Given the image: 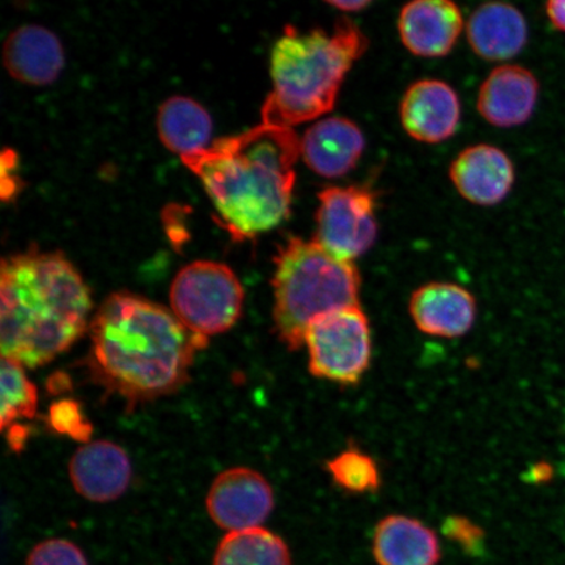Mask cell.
<instances>
[{"mask_svg": "<svg viewBox=\"0 0 565 565\" xmlns=\"http://www.w3.org/2000/svg\"><path fill=\"white\" fill-rule=\"evenodd\" d=\"M87 369L106 392L129 406L173 394L188 383L195 353L209 341L171 309L131 292H115L89 323Z\"/></svg>", "mask_w": 565, "mask_h": 565, "instance_id": "obj_1", "label": "cell"}, {"mask_svg": "<svg viewBox=\"0 0 565 565\" xmlns=\"http://www.w3.org/2000/svg\"><path fill=\"white\" fill-rule=\"evenodd\" d=\"M300 154V138L292 129L260 124L181 159L200 177L224 227L243 239L277 227L288 216Z\"/></svg>", "mask_w": 565, "mask_h": 565, "instance_id": "obj_2", "label": "cell"}, {"mask_svg": "<svg viewBox=\"0 0 565 565\" xmlns=\"http://www.w3.org/2000/svg\"><path fill=\"white\" fill-rule=\"evenodd\" d=\"M0 351L26 369L53 362L89 328V288L61 253L30 249L2 260Z\"/></svg>", "mask_w": 565, "mask_h": 565, "instance_id": "obj_3", "label": "cell"}, {"mask_svg": "<svg viewBox=\"0 0 565 565\" xmlns=\"http://www.w3.org/2000/svg\"><path fill=\"white\" fill-rule=\"evenodd\" d=\"M366 46L369 40L349 19L331 31L287 26L273 46V89L263 106V124L292 129L327 115Z\"/></svg>", "mask_w": 565, "mask_h": 565, "instance_id": "obj_4", "label": "cell"}, {"mask_svg": "<svg viewBox=\"0 0 565 565\" xmlns=\"http://www.w3.org/2000/svg\"><path fill=\"white\" fill-rule=\"evenodd\" d=\"M362 279L349 260L323 247L291 238L275 258L274 328L281 343L296 351L303 345L309 324L317 317L359 306Z\"/></svg>", "mask_w": 565, "mask_h": 565, "instance_id": "obj_5", "label": "cell"}, {"mask_svg": "<svg viewBox=\"0 0 565 565\" xmlns=\"http://www.w3.org/2000/svg\"><path fill=\"white\" fill-rule=\"evenodd\" d=\"M244 287L235 271L215 260H194L183 266L172 281L171 310L198 338L227 333L242 317Z\"/></svg>", "mask_w": 565, "mask_h": 565, "instance_id": "obj_6", "label": "cell"}, {"mask_svg": "<svg viewBox=\"0 0 565 565\" xmlns=\"http://www.w3.org/2000/svg\"><path fill=\"white\" fill-rule=\"evenodd\" d=\"M309 371L342 386L359 384L372 359V331L360 306L317 317L303 339Z\"/></svg>", "mask_w": 565, "mask_h": 565, "instance_id": "obj_7", "label": "cell"}, {"mask_svg": "<svg viewBox=\"0 0 565 565\" xmlns=\"http://www.w3.org/2000/svg\"><path fill=\"white\" fill-rule=\"evenodd\" d=\"M315 242L352 263L376 242V200L369 188H329L318 195Z\"/></svg>", "mask_w": 565, "mask_h": 565, "instance_id": "obj_8", "label": "cell"}, {"mask_svg": "<svg viewBox=\"0 0 565 565\" xmlns=\"http://www.w3.org/2000/svg\"><path fill=\"white\" fill-rule=\"evenodd\" d=\"M274 491L257 470L232 468L212 482L206 508L215 524L227 532L260 527L274 510Z\"/></svg>", "mask_w": 565, "mask_h": 565, "instance_id": "obj_9", "label": "cell"}, {"mask_svg": "<svg viewBox=\"0 0 565 565\" xmlns=\"http://www.w3.org/2000/svg\"><path fill=\"white\" fill-rule=\"evenodd\" d=\"M74 490L92 503H110L129 489L132 466L129 455L118 444L97 440L84 444L68 463Z\"/></svg>", "mask_w": 565, "mask_h": 565, "instance_id": "obj_10", "label": "cell"}, {"mask_svg": "<svg viewBox=\"0 0 565 565\" xmlns=\"http://www.w3.org/2000/svg\"><path fill=\"white\" fill-rule=\"evenodd\" d=\"M461 105L454 88L440 81L413 84L401 103V121L408 136L423 143H440L457 130Z\"/></svg>", "mask_w": 565, "mask_h": 565, "instance_id": "obj_11", "label": "cell"}, {"mask_svg": "<svg viewBox=\"0 0 565 565\" xmlns=\"http://www.w3.org/2000/svg\"><path fill=\"white\" fill-rule=\"evenodd\" d=\"M398 28L404 45L424 58H439L455 47L463 19L448 0H418L402 9Z\"/></svg>", "mask_w": 565, "mask_h": 565, "instance_id": "obj_12", "label": "cell"}, {"mask_svg": "<svg viewBox=\"0 0 565 565\" xmlns=\"http://www.w3.org/2000/svg\"><path fill=\"white\" fill-rule=\"evenodd\" d=\"M409 315L422 333L458 338L469 333L477 318V301L454 282H429L413 294Z\"/></svg>", "mask_w": 565, "mask_h": 565, "instance_id": "obj_13", "label": "cell"}, {"mask_svg": "<svg viewBox=\"0 0 565 565\" xmlns=\"http://www.w3.org/2000/svg\"><path fill=\"white\" fill-rule=\"evenodd\" d=\"M539 95L540 83L532 71L499 66L480 87L478 110L487 122L497 127L524 125L533 116Z\"/></svg>", "mask_w": 565, "mask_h": 565, "instance_id": "obj_14", "label": "cell"}, {"mask_svg": "<svg viewBox=\"0 0 565 565\" xmlns=\"http://www.w3.org/2000/svg\"><path fill=\"white\" fill-rule=\"evenodd\" d=\"M450 179L466 200L493 206L510 194L514 167L498 147L479 145L459 153L450 167Z\"/></svg>", "mask_w": 565, "mask_h": 565, "instance_id": "obj_15", "label": "cell"}, {"mask_svg": "<svg viewBox=\"0 0 565 565\" xmlns=\"http://www.w3.org/2000/svg\"><path fill=\"white\" fill-rule=\"evenodd\" d=\"M365 147L363 132L349 119L334 117L315 124L300 139L306 164L318 175L338 179L352 171Z\"/></svg>", "mask_w": 565, "mask_h": 565, "instance_id": "obj_16", "label": "cell"}, {"mask_svg": "<svg viewBox=\"0 0 565 565\" xmlns=\"http://www.w3.org/2000/svg\"><path fill=\"white\" fill-rule=\"evenodd\" d=\"M3 62L17 81L45 86L61 74L65 53L60 39L51 30L39 24H25L7 35Z\"/></svg>", "mask_w": 565, "mask_h": 565, "instance_id": "obj_17", "label": "cell"}, {"mask_svg": "<svg viewBox=\"0 0 565 565\" xmlns=\"http://www.w3.org/2000/svg\"><path fill=\"white\" fill-rule=\"evenodd\" d=\"M373 556L379 565H437L439 540L422 521L392 514L374 529Z\"/></svg>", "mask_w": 565, "mask_h": 565, "instance_id": "obj_18", "label": "cell"}, {"mask_svg": "<svg viewBox=\"0 0 565 565\" xmlns=\"http://www.w3.org/2000/svg\"><path fill=\"white\" fill-rule=\"evenodd\" d=\"M472 51L487 61H508L525 47L526 19L507 3H487L472 13L466 25Z\"/></svg>", "mask_w": 565, "mask_h": 565, "instance_id": "obj_19", "label": "cell"}, {"mask_svg": "<svg viewBox=\"0 0 565 565\" xmlns=\"http://www.w3.org/2000/svg\"><path fill=\"white\" fill-rule=\"evenodd\" d=\"M158 131L162 145L182 158L209 147L212 121L200 103L177 95L160 105Z\"/></svg>", "mask_w": 565, "mask_h": 565, "instance_id": "obj_20", "label": "cell"}, {"mask_svg": "<svg viewBox=\"0 0 565 565\" xmlns=\"http://www.w3.org/2000/svg\"><path fill=\"white\" fill-rule=\"evenodd\" d=\"M212 565H292V559L286 542L260 526L225 535Z\"/></svg>", "mask_w": 565, "mask_h": 565, "instance_id": "obj_21", "label": "cell"}, {"mask_svg": "<svg viewBox=\"0 0 565 565\" xmlns=\"http://www.w3.org/2000/svg\"><path fill=\"white\" fill-rule=\"evenodd\" d=\"M38 388L25 373V366L15 360L2 358V406L0 423L6 433L19 419H33L38 414Z\"/></svg>", "mask_w": 565, "mask_h": 565, "instance_id": "obj_22", "label": "cell"}, {"mask_svg": "<svg viewBox=\"0 0 565 565\" xmlns=\"http://www.w3.org/2000/svg\"><path fill=\"white\" fill-rule=\"evenodd\" d=\"M335 484L345 492H376L381 486L379 466L369 455L359 449L342 451L327 463Z\"/></svg>", "mask_w": 565, "mask_h": 565, "instance_id": "obj_23", "label": "cell"}, {"mask_svg": "<svg viewBox=\"0 0 565 565\" xmlns=\"http://www.w3.org/2000/svg\"><path fill=\"white\" fill-rule=\"evenodd\" d=\"M47 423L56 434L66 435L71 439L86 444L89 443L90 423L84 416L81 405L73 399L55 402L49 409Z\"/></svg>", "mask_w": 565, "mask_h": 565, "instance_id": "obj_24", "label": "cell"}, {"mask_svg": "<svg viewBox=\"0 0 565 565\" xmlns=\"http://www.w3.org/2000/svg\"><path fill=\"white\" fill-rule=\"evenodd\" d=\"M25 565H89L86 555L67 540H47L39 543L28 555Z\"/></svg>", "mask_w": 565, "mask_h": 565, "instance_id": "obj_25", "label": "cell"}, {"mask_svg": "<svg viewBox=\"0 0 565 565\" xmlns=\"http://www.w3.org/2000/svg\"><path fill=\"white\" fill-rule=\"evenodd\" d=\"M444 533L471 555L482 553L483 530L459 515H451L444 524Z\"/></svg>", "mask_w": 565, "mask_h": 565, "instance_id": "obj_26", "label": "cell"}, {"mask_svg": "<svg viewBox=\"0 0 565 565\" xmlns=\"http://www.w3.org/2000/svg\"><path fill=\"white\" fill-rule=\"evenodd\" d=\"M550 23L555 30L565 33V0H553L546 4Z\"/></svg>", "mask_w": 565, "mask_h": 565, "instance_id": "obj_27", "label": "cell"}, {"mask_svg": "<svg viewBox=\"0 0 565 565\" xmlns=\"http://www.w3.org/2000/svg\"><path fill=\"white\" fill-rule=\"evenodd\" d=\"M329 4L335 7L339 11L358 12L369 7L371 2H365V0H334V2H329Z\"/></svg>", "mask_w": 565, "mask_h": 565, "instance_id": "obj_28", "label": "cell"}]
</instances>
